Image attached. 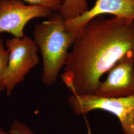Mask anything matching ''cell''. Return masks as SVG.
I'll use <instances>...</instances> for the list:
<instances>
[{"label": "cell", "instance_id": "cell-3", "mask_svg": "<svg viewBox=\"0 0 134 134\" xmlns=\"http://www.w3.org/2000/svg\"><path fill=\"white\" fill-rule=\"evenodd\" d=\"M9 51V62L3 79L8 97L15 87L23 82L26 75L38 65L39 48L33 39L25 35L21 38L7 39L5 41Z\"/></svg>", "mask_w": 134, "mask_h": 134}, {"label": "cell", "instance_id": "cell-9", "mask_svg": "<svg viewBox=\"0 0 134 134\" xmlns=\"http://www.w3.org/2000/svg\"><path fill=\"white\" fill-rule=\"evenodd\" d=\"M9 53L5 48L4 41L0 38V92L5 90L3 79L9 62Z\"/></svg>", "mask_w": 134, "mask_h": 134}, {"label": "cell", "instance_id": "cell-4", "mask_svg": "<svg viewBox=\"0 0 134 134\" xmlns=\"http://www.w3.org/2000/svg\"><path fill=\"white\" fill-rule=\"evenodd\" d=\"M67 101L76 115H85L97 109L111 113L119 119L124 134H134V95L105 98L72 94Z\"/></svg>", "mask_w": 134, "mask_h": 134}, {"label": "cell", "instance_id": "cell-12", "mask_svg": "<svg viewBox=\"0 0 134 134\" xmlns=\"http://www.w3.org/2000/svg\"><path fill=\"white\" fill-rule=\"evenodd\" d=\"M0 134H10L9 132L5 131V130L0 128Z\"/></svg>", "mask_w": 134, "mask_h": 134}, {"label": "cell", "instance_id": "cell-7", "mask_svg": "<svg viewBox=\"0 0 134 134\" xmlns=\"http://www.w3.org/2000/svg\"><path fill=\"white\" fill-rule=\"evenodd\" d=\"M103 14L134 20V0H97L94 5L77 19L65 21L67 27L79 34L92 18Z\"/></svg>", "mask_w": 134, "mask_h": 134}, {"label": "cell", "instance_id": "cell-6", "mask_svg": "<svg viewBox=\"0 0 134 134\" xmlns=\"http://www.w3.org/2000/svg\"><path fill=\"white\" fill-rule=\"evenodd\" d=\"M107 72L94 96L119 98L134 95V53L126 54Z\"/></svg>", "mask_w": 134, "mask_h": 134}, {"label": "cell", "instance_id": "cell-2", "mask_svg": "<svg viewBox=\"0 0 134 134\" xmlns=\"http://www.w3.org/2000/svg\"><path fill=\"white\" fill-rule=\"evenodd\" d=\"M48 20L37 24L33 31L34 42L40 50L43 70L41 81L46 86L54 85L67 60L77 34L68 29L59 12H53Z\"/></svg>", "mask_w": 134, "mask_h": 134}, {"label": "cell", "instance_id": "cell-10", "mask_svg": "<svg viewBox=\"0 0 134 134\" xmlns=\"http://www.w3.org/2000/svg\"><path fill=\"white\" fill-rule=\"evenodd\" d=\"M5 0H0V1ZM29 5H37L47 9L52 12H59L64 0H20Z\"/></svg>", "mask_w": 134, "mask_h": 134}, {"label": "cell", "instance_id": "cell-13", "mask_svg": "<svg viewBox=\"0 0 134 134\" xmlns=\"http://www.w3.org/2000/svg\"><path fill=\"white\" fill-rule=\"evenodd\" d=\"M87 130H88V134H92L91 132V129L89 127V126L88 125V124H87Z\"/></svg>", "mask_w": 134, "mask_h": 134}, {"label": "cell", "instance_id": "cell-1", "mask_svg": "<svg viewBox=\"0 0 134 134\" xmlns=\"http://www.w3.org/2000/svg\"><path fill=\"white\" fill-rule=\"evenodd\" d=\"M69 52L61 78L72 94L94 96L101 77L134 53V20L98 15L82 27Z\"/></svg>", "mask_w": 134, "mask_h": 134}, {"label": "cell", "instance_id": "cell-11", "mask_svg": "<svg viewBox=\"0 0 134 134\" xmlns=\"http://www.w3.org/2000/svg\"><path fill=\"white\" fill-rule=\"evenodd\" d=\"M10 134H35L27 125L19 120H14L11 124Z\"/></svg>", "mask_w": 134, "mask_h": 134}, {"label": "cell", "instance_id": "cell-5", "mask_svg": "<svg viewBox=\"0 0 134 134\" xmlns=\"http://www.w3.org/2000/svg\"><path fill=\"white\" fill-rule=\"evenodd\" d=\"M53 12L42 7L25 5L20 0L0 1V33L21 38L25 26L35 18H48Z\"/></svg>", "mask_w": 134, "mask_h": 134}, {"label": "cell", "instance_id": "cell-8", "mask_svg": "<svg viewBox=\"0 0 134 134\" xmlns=\"http://www.w3.org/2000/svg\"><path fill=\"white\" fill-rule=\"evenodd\" d=\"M89 10L86 0H64L59 11L65 21L77 19Z\"/></svg>", "mask_w": 134, "mask_h": 134}]
</instances>
